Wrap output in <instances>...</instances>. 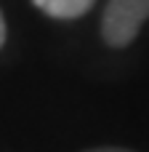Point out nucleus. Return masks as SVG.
I'll list each match as a JSON object with an SVG mask.
<instances>
[{
	"instance_id": "4",
	"label": "nucleus",
	"mask_w": 149,
	"mask_h": 152,
	"mask_svg": "<svg viewBox=\"0 0 149 152\" xmlns=\"http://www.w3.org/2000/svg\"><path fill=\"white\" fill-rule=\"evenodd\" d=\"M5 43V19H3V11H0V48Z\"/></svg>"
},
{
	"instance_id": "3",
	"label": "nucleus",
	"mask_w": 149,
	"mask_h": 152,
	"mask_svg": "<svg viewBox=\"0 0 149 152\" xmlns=\"http://www.w3.org/2000/svg\"><path fill=\"white\" fill-rule=\"evenodd\" d=\"M85 152H133V150H128V147H93Z\"/></svg>"
},
{
	"instance_id": "2",
	"label": "nucleus",
	"mask_w": 149,
	"mask_h": 152,
	"mask_svg": "<svg viewBox=\"0 0 149 152\" xmlns=\"http://www.w3.org/2000/svg\"><path fill=\"white\" fill-rule=\"evenodd\" d=\"M32 3L53 19H77L85 11H91L96 0H32Z\"/></svg>"
},
{
	"instance_id": "1",
	"label": "nucleus",
	"mask_w": 149,
	"mask_h": 152,
	"mask_svg": "<svg viewBox=\"0 0 149 152\" xmlns=\"http://www.w3.org/2000/svg\"><path fill=\"white\" fill-rule=\"evenodd\" d=\"M149 19V0H107L101 37L109 48H125L136 40Z\"/></svg>"
}]
</instances>
